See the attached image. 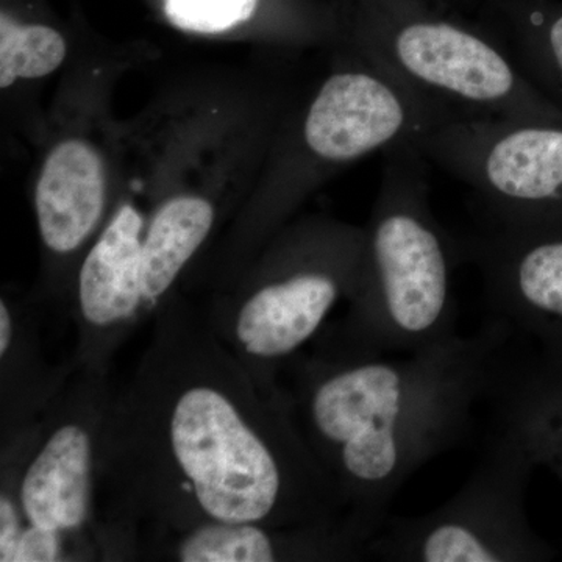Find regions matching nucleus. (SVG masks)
Returning <instances> with one entry per match:
<instances>
[{
    "label": "nucleus",
    "instance_id": "obj_12",
    "mask_svg": "<svg viewBox=\"0 0 562 562\" xmlns=\"http://www.w3.org/2000/svg\"><path fill=\"white\" fill-rule=\"evenodd\" d=\"M94 394L60 409L24 462L14 495L25 520L35 527L77 536L91 522L99 443L109 405Z\"/></svg>",
    "mask_w": 562,
    "mask_h": 562
},
{
    "label": "nucleus",
    "instance_id": "obj_19",
    "mask_svg": "<svg viewBox=\"0 0 562 562\" xmlns=\"http://www.w3.org/2000/svg\"><path fill=\"white\" fill-rule=\"evenodd\" d=\"M27 520L16 495L10 487L3 486L0 495V561L13 562L14 552H16L18 542L22 531H24Z\"/></svg>",
    "mask_w": 562,
    "mask_h": 562
},
{
    "label": "nucleus",
    "instance_id": "obj_4",
    "mask_svg": "<svg viewBox=\"0 0 562 562\" xmlns=\"http://www.w3.org/2000/svg\"><path fill=\"white\" fill-rule=\"evenodd\" d=\"M383 157L349 313L322 350L406 355L458 335L452 273L460 244L432 213L430 162L413 140Z\"/></svg>",
    "mask_w": 562,
    "mask_h": 562
},
{
    "label": "nucleus",
    "instance_id": "obj_5",
    "mask_svg": "<svg viewBox=\"0 0 562 562\" xmlns=\"http://www.w3.org/2000/svg\"><path fill=\"white\" fill-rule=\"evenodd\" d=\"M149 54L133 47L76 54L41 120L33 213L47 269L57 276L76 279L116 202L124 120L114 116V90Z\"/></svg>",
    "mask_w": 562,
    "mask_h": 562
},
{
    "label": "nucleus",
    "instance_id": "obj_7",
    "mask_svg": "<svg viewBox=\"0 0 562 562\" xmlns=\"http://www.w3.org/2000/svg\"><path fill=\"white\" fill-rule=\"evenodd\" d=\"M364 225L325 216L291 220L258 250L233 306L232 341L268 387L297 357L360 276Z\"/></svg>",
    "mask_w": 562,
    "mask_h": 562
},
{
    "label": "nucleus",
    "instance_id": "obj_8",
    "mask_svg": "<svg viewBox=\"0 0 562 562\" xmlns=\"http://www.w3.org/2000/svg\"><path fill=\"white\" fill-rule=\"evenodd\" d=\"M468 482L430 513L391 517L368 557L392 562H541L557 557L525 509L538 468L513 432L498 427Z\"/></svg>",
    "mask_w": 562,
    "mask_h": 562
},
{
    "label": "nucleus",
    "instance_id": "obj_18",
    "mask_svg": "<svg viewBox=\"0 0 562 562\" xmlns=\"http://www.w3.org/2000/svg\"><path fill=\"white\" fill-rule=\"evenodd\" d=\"M74 535L47 530L27 522L22 531L13 562H54L70 560L68 539Z\"/></svg>",
    "mask_w": 562,
    "mask_h": 562
},
{
    "label": "nucleus",
    "instance_id": "obj_15",
    "mask_svg": "<svg viewBox=\"0 0 562 562\" xmlns=\"http://www.w3.org/2000/svg\"><path fill=\"white\" fill-rule=\"evenodd\" d=\"M74 57L72 43L57 24L2 7L0 91L3 95L63 72Z\"/></svg>",
    "mask_w": 562,
    "mask_h": 562
},
{
    "label": "nucleus",
    "instance_id": "obj_13",
    "mask_svg": "<svg viewBox=\"0 0 562 562\" xmlns=\"http://www.w3.org/2000/svg\"><path fill=\"white\" fill-rule=\"evenodd\" d=\"M173 560L181 562L357 561L366 543L344 524L277 528L214 522L177 535Z\"/></svg>",
    "mask_w": 562,
    "mask_h": 562
},
{
    "label": "nucleus",
    "instance_id": "obj_11",
    "mask_svg": "<svg viewBox=\"0 0 562 562\" xmlns=\"http://www.w3.org/2000/svg\"><path fill=\"white\" fill-rule=\"evenodd\" d=\"M462 262L482 273L491 312L562 358V203L513 216L483 217L458 238Z\"/></svg>",
    "mask_w": 562,
    "mask_h": 562
},
{
    "label": "nucleus",
    "instance_id": "obj_9",
    "mask_svg": "<svg viewBox=\"0 0 562 562\" xmlns=\"http://www.w3.org/2000/svg\"><path fill=\"white\" fill-rule=\"evenodd\" d=\"M171 124V95L158 94L124 120L120 191L109 220L81 258L74 279L81 361L102 376L109 351L146 314L143 244Z\"/></svg>",
    "mask_w": 562,
    "mask_h": 562
},
{
    "label": "nucleus",
    "instance_id": "obj_2",
    "mask_svg": "<svg viewBox=\"0 0 562 562\" xmlns=\"http://www.w3.org/2000/svg\"><path fill=\"white\" fill-rule=\"evenodd\" d=\"M509 335L512 327L495 317L476 335L397 360L321 350L288 362L294 419L330 480L344 524L366 547L409 476L464 441Z\"/></svg>",
    "mask_w": 562,
    "mask_h": 562
},
{
    "label": "nucleus",
    "instance_id": "obj_17",
    "mask_svg": "<svg viewBox=\"0 0 562 562\" xmlns=\"http://www.w3.org/2000/svg\"><path fill=\"white\" fill-rule=\"evenodd\" d=\"M162 16L171 27L203 38H236L257 31L260 40L265 32L258 25L261 0H157Z\"/></svg>",
    "mask_w": 562,
    "mask_h": 562
},
{
    "label": "nucleus",
    "instance_id": "obj_10",
    "mask_svg": "<svg viewBox=\"0 0 562 562\" xmlns=\"http://www.w3.org/2000/svg\"><path fill=\"white\" fill-rule=\"evenodd\" d=\"M417 146L471 188L483 217L562 203V124L465 117L443 122Z\"/></svg>",
    "mask_w": 562,
    "mask_h": 562
},
{
    "label": "nucleus",
    "instance_id": "obj_1",
    "mask_svg": "<svg viewBox=\"0 0 562 562\" xmlns=\"http://www.w3.org/2000/svg\"><path fill=\"white\" fill-rule=\"evenodd\" d=\"M99 471L122 509L173 535L205 524H344L292 413L206 325L166 308L131 383L106 405Z\"/></svg>",
    "mask_w": 562,
    "mask_h": 562
},
{
    "label": "nucleus",
    "instance_id": "obj_20",
    "mask_svg": "<svg viewBox=\"0 0 562 562\" xmlns=\"http://www.w3.org/2000/svg\"><path fill=\"white\" fill-rule=\"evenodd\" d=\"M14 319L10 303L2 297L0 301V358L7 357L14 341Z\"/></svg>",
    "mask_w": 562,
    "mask_h": 562
},
{
    "label": "nucleus",
    "instance_id": "obj_14",
    "mask_svg": "<svg viewBox=\"0 0 562 562\" xmlns=\"http://www.w3.org/2000/svg\"><path fill=\"white\" fill-rule=\"evenodd\" d=\"M487 398L501 428L562 482V358L543 351L514 364L505 358Z\"/></svg>",
    "mask_w": 562,
    "mask_h": 562
},
{
    "label": "nucleus",
    "instance_id": "obj_6",
    "mask_svg": "<svg viewBox=\"0 0 562 562\" xmlns=\"http://www.w3.org/2000/svg\"><path fill=\"white\" fill-rule=\"evenodd\" d=\"M362 13L339 38L390 70L457 120L554 122L562 111L520 68L509 47L461 22L413 9L408 0H387Z\"/></svg>",
    "mask_w": 562,
    "mask_h": 562
},
{
    "label": "nucleus",
    "instance_id": "obj_16",
    "mask_svg": "<svg viewBox=\"0 0 562 562\" xmlns=\"http://www.w3.org/2000/svg\"><path fill=\"white\" fill-rule=\"evenodd\" d=\"M509 49L531 83L562 111V10L517 7Z\"/></svg>",
    "mask_w": 562,
    "mask_h": 562
},
{
    "label": "nucleus",
    "instance_id": "obj_3",
    "mask_svg": "<svg viewBox=\"0 0 562 562\" xmlns=\"http://www.w3.org/2000/svg\"><path fill=\"white\" fill-rule=\"evenodd\" d=\"M327 52V69L281 122L257 184L233 222V254L244 251L246 261L344 169L457 120L349 41L339 38Z\"/></svg>",
    "mask_w": 562,
    "mask_h": 562
}]
</instances>
